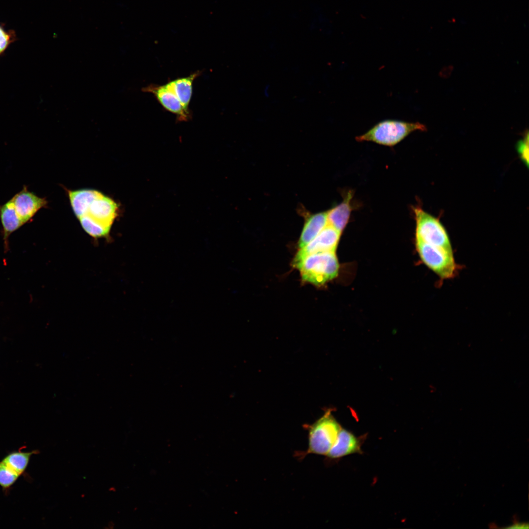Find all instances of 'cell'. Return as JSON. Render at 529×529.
I'll return each instance as SVG.
<instances>
[{
  "instance_id": "6da1fadb",
  "label": "cell",
  "mask_w": 529,
  "mask_h": 529,
  "mask_svg": "<svg viewBox=\"0 0 529 529\" xmlns=\"http://www.w3.org/2000/svg\"><path fill=\"white\" fill-rule=\"evenodd\" d=\"M118 203L96 190L89 189L73 211L83 230L96 239L109 235L119 214Z\"/></svg>"
},
{
  "instance_id": "7a4b0ae2",
  "label": "cell",
  "mask_w": 529,
  "mask_h": 529,
  "mask_svg": "<svg viewBox=\"0 0 529 529\" xmlns=\"http://www.w3.org/2000/svg\"><path fill=\"white\" fill-rule=\"evenodd\" d=\"M308 432V445L305 451H297L294 456L302 460L308 455L326 456L335 442L341 426L330 410L311 425H305Z\"/></svg>"
},
{
  "instance_id": "3957f363",
  "label": "cell",
  "mask_w": 529,
  "mask_h": 529,
  "mask_svg": "<svg viewBox=\"0 0 529 529\" xmlns=\"http://www.w3.org/2000/svg\"><path fill=\"white\" fill-rule=\"evenodd\" d=\"M299 271L303 282L321 286L336 278L339 265L335 252L310 254L293 264Z\"/></svg>"
},
{
  "instance_id": "277c9868",
  "label": "cell",
  "mask_w": 529,
  "mask_h": 529,
  "mask_svg": "<svg viewBox=\"0 0 529 529\" xmlns=\"http://www.w3.org/2000/svg\"><path fill=\"white\" fill-rule=\"evenodd\" d=\"M416 130L424 131L427 130V128L419 122L386 120L378 122L365 133L357 136L356 140L358 142H372L393 146Z\"/></svg>"
},
{
  "instance_id": "5b68a950",
  "label": "cell",
  "mask_w": 529,
  "mask_h": 529,
  "mask_svg": "<svg viewBox=\"0 0 529 529\" xmlns=\"http://www.w3.org/2000/svg\"><path fill=\"white\" fill-rule=\"evenodd\" d=\"M416 246L423 263L442 280L455 278L461 266L457 263L454 251L426 243L416 238Z\"/></svg>"
},
{
  "instance_id": "8992f818",
  "label": "cell",
  "mask_w": 529,
  "mask_h": 529,
  "mask_svg": "<svg viewBox=\"0 0 529 529\" xmlns=\"http://www.w3.org/2000/svg\"><path fill=\"white\" fill-rule=\"evenodd\" d=\"M416 238L429 244L453 251L449 235L440 221L420 208H414Z\"/></svg>"
},
{
  "instance_id": "52a82bcc",
  "label": "cell",
  "mask_w": 529,
  "mask_h": 529,
  "mask_svg": "<svg viewBox=\"0 0 529 529\" xmlns=\"http://www.w3.org/2000/svg\"><path fill=\"white\" fill-rule=\"evenodd\" d=\"M340 235L341 232L328 223L312 241L299 249L292 263L294 264L310 254L323 252H335Z\"/></svg>"
},
{
  "instance_id": "ba28073f",
  "label": "cell",
  "mask_w": 529,
  "mask_h": 529,
  "mask_svg": "<svg viewBox=\"0 0 529 529\" xmlns=\"http://www.w3.org/2000/svg\"><path fill=\"white\" fill-rule=\"evenodd\" d=\"M11 199L16 213L24 224L31 222L40 210L48 207L46 198L29 191L26 185Z\"/></svg>"
},
{
  "instance_id": "9c48e42d",
  "label": "cell",
  "mask_w": 529,
  "mask_h": 529,
  "mask_svg": "<svg viewBox=\"0 0 529 529\" xmlns=\"http://www.w3.org/2000/svg\"><path fill=\"white\" fill-rule=\"evenodd\" d=\"M365 439L357 437L351 432L341 428L337 439L325 456L326 463H329L352 454L363 453L361 446Z\"/></svg>"
},
{
  "instance_id": "30bf717a",
  "label": "cell",
  "mask_w": 529,
  "mask_h": 529,
  "mask_svg": "<svg viewBox=\"0 0 529 529\" xmlns=\"http://www.w3.org/2000/svg\"><path fill=\"white\" fill-rule=\"evenodd\" d=\"M142 91L152 93L166 110L177 115L180 120H187L189 113L184 109L170 82L161 86L150 85Z\"/></svg>"
},
{
  "instance_id": "8fae6325",
  "label": "cell",
  "mask_w": 529,
  "mask_h": 529,
  "mask_svg": "<svg viewBox=\"0 0 529 529\" xmlns=\"http://www.w3.org/2000/svg\"><path fill=\"white\" fill-rule=\"evenodd\" d=\"M305 222L297 244L300 249L312 241L328 224V211L311 214L304 212Z\"/></svg>"
},
{
  "instance_id": "7c38bea8",
  "label": "cell",
  "mask_w": 529,
  "mask_h": 529,
  "mask_svg": "<svg viewBox=\"0 0 529 529\" xmlns=\"http://www.w3.org/2000/svg\"><path fill=\"white\" fill-rule=\"evenodd\" d=\"M0 220L2 228L4 247L5 251H7L10 235L24 225L16 213L11 198L3 204L0 205Z\"/></svg>"
},
{
  "instance_id": "4fadbf2b",
  "label": "cell",
  "mask_w": 529,
  "mask_h": 529,
  "mask_svg": "<svg viewBox=\"0 0 529 529\" xmlns=\"http://www.w3.org/2000/svg\"><path fill=\"white\" fill-rule=\"evenodd\" d=\"M352 197V192H348L340 204L328 211V223L341 233L349 219Z\"/></svg>"
},
{
  "instance_id": "5bb4252c",
  "label": "cell",
  "mask_w": 529,
  "mask_h": 529,
  "mask_svg": "<svg viewBox=\"0 0 529 529\" xmlns=\"http://www.w3.org/2000/svg\"><path fill=\"white\" fill-rule=\"evenodd\" d=\"M198 74L197 72H195L189 76L170 82L184 109L188 113V107L192 95V82Z\"/></svg>"
},
{
  "instance_id": "9a60e30c",
  "label": "cell",
  "mask_w": 529,
  "mask_h": 529,
  "mask_svg": "<svg viewBox=\"0 0 529 529\" xmlns=\"http://www.w3.org/2000/svg\"><path fill=\"white\" fill-rule=\"evenodd\" d=\"M36 453V451L30 452H13L6 456L2 461L20 476L25 470L31 456Z\"/></svg>"
},
{
  "instance_id": "2e32d148",
  "label": "cell",
  "mask_w": 529,
  "mask_h": 529,
  "mask_svg": "<svg viewBox=\"0 0 529 529\" xmlns=\"http://www.w3.org/2000/svg\"><path fill=\"white\" fill-rule=\"evenodd\" d=\"M20 475L7 466L2 460L0 462V486L6 489L11 487Z\"/></svg>"
},
{
  "instance_id": "e0dca14e",
  "label": "cell",
  "mask_w": 529,
  "mask_h": 529,
  "mask_svg": "<svg viewBox=\"0 0 529 529\" xmlns=\"http://www.w3.org/2000/svg\"><path fill=\"white\" fill-rule=\"evenodd\" d=\"M13 31H6L0 26V54L1 55L9 45L15 39Z\"/></svg>"
},
{
  "instance_id": "ac0fdd59",
  "label": "cell",
  "mask_w": 529,
  "mask_h": 529,
  "mask_svg": "<svg viewBox=\"0 0 529 529\" xmlns=\"http://www.w3.org/2000/svg\"><path fill=\"white\" fill-rule=\"evenodd\" d=\"M523 140L520 141L517 144V151L521 158L522 160L526 165L529 164V146H528V134L525 137Z\"/></svg>"
},
{
  "instance_id": "d6986e66",
  "label": "cell",
  "mask_w": 529,
  "mask_h": 529,
  "mask_svg": "<svg viewBox=\"0 0 529 529\" xmlns=\"http://www.w3.org/2000/svg\"><path fill=\"white\" fill-rule=\"evenodd\" d=\"M507 528H508V529H528L529 528V524L528 523H517L516 524H514L512 525L511 527H507Z\"/></svg>"
},
{
  "instance_id": "ffe728a7",
  "label": "cell",
  "mask_w": 529,
  "mask_h": 529,
  "mask_svg": "<svg viewBox=\"0 0 529 529\" xmlns=\"http://www.w3.org/2000/svg\"></svg>"
}]
</instances>
